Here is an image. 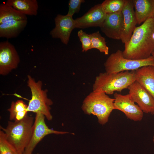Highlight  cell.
<instances>
[{
	"label": "cell",
	"instance_id": "4",
	"mask_svg": "<svg viewBox=\"0 0 154 154\" xmlns=\"http://www.w3.org/2000/svg\"><path fill=\"white\" fill-rule=\"evenodd\" d=\"M114 98H110L104 92L93 91L84 100L81 108L85 114L96 116L98 122L103 125L108 122L114 110Z\"/></svg>",
	"mask_w": 154,
	"mask_h": 154
},
{
	"label": "cell",
	"instance_id": "24",
	"mask_svg": "<svg viewBox=\"0 0 154 154\" xmlns=\"http://www.w3.org/2000/svg\"><path fill=\"white\" fill-rule=\"evenodd\" d=\"M77 35L82 44L83 52H86L92 49L91 40L90 34H87L81 29L78 32Z\"/></svg>",
	"mask_w": 154,
	"mask_h": 154
},
{
	"label": "cell",
	"instance_id": "12",
	"mask_svg": "<svg viewBox=\"0 0 154 154\" xmlns=\"http://www.w3.org/2000/svg\"><path fill=\"white\" fill-rule=\"evenodd\" d=\"M106 16L101 4L95 5L83 16L74 19L75 28L84 29L91 27H100Z\"/></svg>",
	"mask_w": 154,
	"mask_h": 154
},
{
	"label": "cell",
	"instance_id": "9",
	"mask_svg": "<svg viewBox=\"0 0 154 154\" xmlns=\"http://www.w3.org/2000/svg\"><path fill=\"white\" fill-rule=\"evenodd\" d=\"M114 109L123 112L127 118L135 121H141L143 116V112L135 104L129 94L123 95L115 93L114 94Z\"/></svg>",
	"mask_w": 154,
	"mask_h": 154
},
{
	"label": "cell",
	"instance_id": "22",
	"mask_svg": "<svg viewBox=\"0 0 154 154\" xmlns=\"http://www.w3.org/2000/svg\"><path fill=\"white\" fill-rule=\"evenodd\" d=\"M91 39L92 48H96L100 52L108 55L109 48L107 46L105 38L102 36L99 31L90 34Z\"/></svg>",
	"mask_w": 154,
	"mask_h": 154
},
{
	"label": "cell",
	"instance_id": "28",
	"mask_svg": "<svg viewBox=\"0 0 154 154\" xmlns=\"http://www.w3.org/2000/svg\"><path fill=\"white\" fill-rule=\"evenodd\" d=\"M37 154H39V153H37Z\"/></svg>",
	"mask_w": 154,
	"mask_h": 154
},
{
	"label": "cell",
	"instance_id": "18",
	"mask_svg": "<svg viewBox=\"0 0 154 154\" xmlns=\"http://www.w3.org/2000/svg\"><path fill=\"white\" fill-rule=\"evenodd\" d=\"M27 15L36 16L38 5L37 0H7L5 3Z\"/></svg>",
	"mask_w": 154,
	"mask_h": 154
},
{
	"label": "cell",
	"instance_id": "2",
	"mask_svg": "<svg viewBox=\"0 0 154 154\" xmlns=\"http://www.w3.org/2000/svg\"><path fill=\"white\" fill-rule=\"evenodd\" d=\"M35 119L27 115L19 121H9L6 128L0 126L7 141L18 154H23L31 137Z\"/></svg>",
	"mask_w": 154,
	"mask_h": 154
},
{
	"label": "cell",
	"instance_id": "16",
	"mask_svg": "<svg viewBox=\"0 0 154 154\" xmlns=\"http://www.w3.org/2000/svg\"><path fill=\"white\" fill-rule=\"evenodd\" d=\"M134 4L137 24L154 16V0H134Z\"/></svg>",
	"mask_w": 154,
	"mask_h": 154
},
{
	"label": "cell",
	"instance_id": "26",
	"mask_svg": "<svg viewBox=\"0 0 154 154\" xmlns=\"http://www.w3.org/2000/svg\"><path fill=\"white\" fill-rule=\"evenodd\" d=\"M151 56H152L154 58V51L152 53Z\"/></svg>",
	"mask_w": 154,
	"mask_h": 154
},
{
	"label": "cell",
	"instance_id": "13",
	"mask_svg": "<svg viewBox=\"0 0 154 154\" xmlns=\"http://www.w3.org/2000/svg\"><path fill=\"white\" fill-rule=\"evenodd\" d=\"M133 0H126L122 10L123 21L120 40L124 44L129 40L137 24Z\"/></svg>",
	"mask_w": 154,
	"mask_h": 154
},
{
	"label": "cell",
	"instance_id": "17",
	"mask_svg": "<svg viewBox=\"0 0 154 154\" xmlns=\"http://www.w3.org/2000/svg\"><path fill=\"white\" fill-rule=\"evenodd\" d=\"M27 20H13L0 24V37L10 39L16 37L24 30Z\"/></svg>",
	"mask_w": 154,
	"mask_h": 154
},
{
	"label": "cell",
	"instance_id": "14",
	"mask_svg": "<svg viewBox=\"0 0 154 154\" xmlns=\"http://www.w3.org/2000/svg\"><path fill=\"white\" fill-rule=\"evenodd\" d=\"M123 21L122 12L107 14L100 28L101 31L108 37L115 40H120Z\"/></svg>",
	"mask_w": 154,
	"mask_h": 154
},
{
	"label": "cell",
	"instance_id": "3",
	"mask_svg": "<svg viewBox=\"0 0 154 154\" xmlns=\"http://www.w3.org/2000/svg\"><path fill=\"white\" fill-rule=\"evenodd\" d=\"M136 81L135 71H125L116 73L106 72L97 76L93 86V91H100L107 94L120 92Z\"/></svg>",
	"mask_w": 154,
	"mask_h": 154
},
{
	"label": "cell",
	"instance_id": "10",
	"mask_svg": "<svg viewBox=\"0 0 154 154\" xmlns=\"http://www.w3.org/2000/svg\"><path fill=\"white\" fill-rule=\"evenodd\" d=\"M127 88L131 98L143 112L154 114V99L145 89L136 81Z\"/></svg>",
	"mask_w": 154,
	"mask_h": 154
},
{
	"label": "cell",
	"instance_id": "1",
	"mask_svg": "<svg viewBox=\"0 0 154 154\" xmlns=\"http://www.w3.org/2000/svg\"><path fill=\"white\" fill-rule=\"evenodd\" d=\"M122 51L127 58L141 60L148 58L154 51V16L136 27Z\"/></svg>",
	"mask_w": 154,
	"mask_h": 154
},
{
	"label": "cell",
	"instance_id": "21",
	"mask_svg": "<svg viewBox=\"0 0 154 154\" xmlns=\"http://www.w3.org/2000/svg\"><path fill=\"white\" fill-rule=\"evenodd\" d=\"M126 0H106L101 5L106 14L122 12Z\"/></svg>",
	"mask_w": 154,
	"mask_h": 154
},
{
	"label": "cell",
	"instance_id": "25",
	"mask_svg": "<svg viewBox=\"0 0 154 154\" xmlns=\"http://www.w3.org/2000/svg\"><path fill=\"white\" fill-rule=\"evenodd\" d=\"M85 2L84 0H70L69 2V9L67 14L72 17L75 13L79 12L81 4Z\"/></svg>",
	"mask_w": 154,
	"mask_h": 154
},
{
	"label": "cell",
	"instance_id": "7",
	"mask_svg": "<svg viewBox=\"0 0 154 154\" xmlns=\"http://www.w3.org/2000/svg\"><path fill=\"white\" fill-rule=\"evenodd\" d=\"M45 118L40 113L36 114L30 140L23 154H32L38 144L47 135L52 134L62 135L68 133L49 128L46 123Z\"/></svg>",
	"mask_w": 154,
	"mask_h": 154
},
{
	"label": "cell",
	"instance_id": "6",
	"mask_svg": "<svg viewBox=\"0 0 154 154\" xmlns=\"http://www.w3.org/2000/svg\"><path fill=\"white\" fill-rule=\"evenodd\" d=\"M104 65L106 72L108 73L135 71L144 66H154V58L151 56L147 58L141 60L127 58L123 56L122 51L118 50L110 55Z\"/></svg>",
	"mask_w": 154,
	"mask_h": 154
},
{
	"label": "cell",
	"instance_id": "5",
	"mask_svg": "<svg viewBox=\"0 0 154 154\" xmlns=\"http://www.w3.org/2000/svg\"><path fill=\"white\" fill-rule=\"evenodd\" d=\"M28 86L30 88L32 94L31 98L28 105V112L40 113L43 114L48 120L52 118L50 110V106L53 104L52 100L48 98L47 90L42 89V82H36L30 75L28 76Z\"/></svg>",
	"mask_w": 154,
	"mask_h": 154
},
{
	"label": "cell",
	"instance_id": "27",
	"mask_svg": "<svg viewBox=\"0 0 154 154\" xmlns=\"http://www.w3.org/2000/svg\"><path fill=\"white\" fill-rule=\"evenodd\" d=\"M153 142L154 143V136L153 137Z\"/></svg>",
	"mask_w": 154,
	"mask_h": 154
},
{
	"label": "cell",
	"instance_id": "11",
	"mask_svg": "<svg viewBox=\"0 0 154 154\" xmlns=\"http://www.w3.org/2000/svg\"><path fill=\"white\" fill-rule=\"evenodd\" d=\"M54 22L55 27L50 31V35L52 38H59L63 44H67L72 31L76 28L74 19L67 14H58L55 18Z\"/></svg>",
	"mask_w": 154,
	"mask_h": 154
},
{
	"label": "cell",
	"instance_id": "20",
	"mask_svg": "<svg viewBox=\"0 0 154 154\" xmlns=\"http://www.w3.org/2000/svg\"><path fill=\"white\" fill-rule=\"evenodd\" d=\"M27 108L28 106L22 100L12 102L7 110L9 112L10 120L14 121L22 120L27 115Z\"/></svg>",
	"mask_w": 154,
	"mask_h": 154
},
{
	"label": "cell",
	"instance_id": "15",
	"mask_svg": "<svg viewBox=\"0 0 154 154\" xmlns=\"http://www.w3.org/2000/svg\"><path fill=\"white\" fill-rule=\"evenodd\" d=\"M136 81L154 99V66H146L135 70Z\"/></svg>",
	"mask_w": 154,
	"mask_h": 154
},
{
	"label": "cell",
	"instance_id": "23",
	"mask_svg": "<svg viewBox=\"0 0 154 154\" xmlns=\"http://www.w3.org/2000/svg\"><path fill=\"white\" fill-rule=\"evenodd\" d=\"M0 154H18L7 141L4 132L0 131Z\"/></svg>",
	"mask_w": 154,
	"mask_h": 154
},
{
	"label": "cell",
	"instance_id": "19",
	"mask_svg": "<svg viewBox=\"0 0 154 154\" xmlns=\"http://www.w3.org/2000/svg\"><path fill=\"white\" fill-rule=\"evenodd\" d=\"M27 15L5 3L0 5V24L13 20H27Z\"/></svg>",
	"mask_w": 154,
	"mask_h": 154
},
{
	"label": "cell",
	"instance_id": "8",
	"mask_svg": "<svg viewBox=\"0 0 154 154\" xmlns=\"http://www.w3.org/2000/svg\"><path fill=\"white\" fill-rule=\"evenodd\" d=\"M20 58L14 46L9 41L0 42V74L6 75L17 68Z\"/></svg>",
	"mask_w": 154,
	"mask_h": 154
}]
</instances>
